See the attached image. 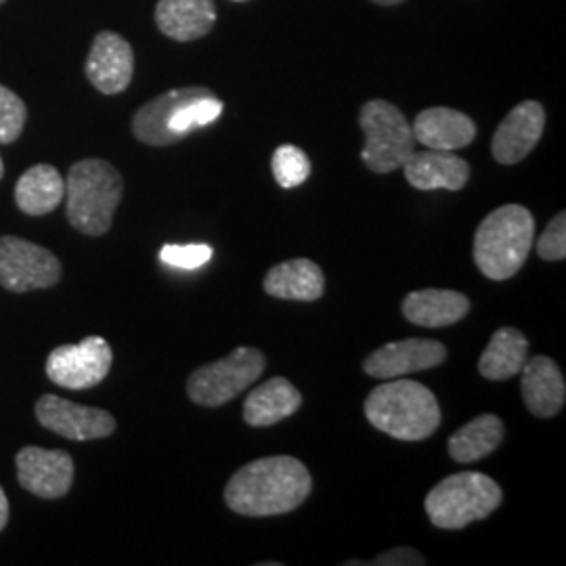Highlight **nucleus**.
Here are the masks:
<instances>
[{"label": "nucleus", "mask_w": 566, "mask_h": 566, "mask_svg": "<svg viewBox=\"0 0 566 566\" xmlns=\"http://www.w3.org/2000/svg\"><path fill=\"white\" fill-rule=\"evenodd\" d=\"M376 4H385V7H392V4H401L403 0H374Z\"/></svg>", "instance_id": "obj_32"}, {"label": "nucleus", "mask_w": 566, "mask_h": 566, "mask_svg": "<svg viewBox=\"0 0 566 566\" xmlns=\"http://www.w3.org/2000/svg\"><path fill=\"white\" fill-rule=\"evenodd\" d=\"M2 2H4V0H0V4H2Z\"/></svg>", "instance_id": "obj_35"}, {"label": "nucleus", "mask_w": 566, "mask_h": 566, "mask_svg": "<svg viewBox=\"0 0 566 566\" xmlns=\"http://www.w3.org/2000/svg\"><path fill=\"white\" fill-rule=\"evenodd\" d=\"M470 311V301L453 290L426 287L407 294L403 315L407 322L422 327H447L462 322Z\"/></svg>", "instance_id": "obj_21"}, {"label": "nucleus", "mask_w": 566, "mask_h": 566, "mask_svg": "<svg viewBox=\"0 0 566 566\" xmlns=\"http://www.w3.org/2000/svg\"><path fill=\"white\" fill-rule=\"evenodd\" d=\"M401 168L407 182L420 191H460L470 179V164L453 151L441 149L413 151Z\"/></svg>", "instance_id": "obj_16"}, {"label": "nucleus", "mask_w": 566, "mask_h": 566, "mask_svg": "<svg viewBox=\"0 0 566 566\" xmlns=\"http://www.w3.org/2000/svg\"><path fill=\"white\" fill-rule=\"evenodd\" d=\"M9 523V500L4 495V489L0 486V531Z\"/></svg>", "instance_id": "obj_31"}, {"label": "nucleus", "mask_w": 566, "mask_h": 566, "mask_svg": "<svg viewBox=\"0 0 566 566\" xmlns=\"http://www.w3.org/2000/svg\"><path fill=\"white\" fill-rule=\"evenodd\" d=\"M447 348L428 338H407L385 344L364 361V371L378 380L405 378L416 371H424L446 364Z\"/></svg>", "instance_id": "obj_13"}, {"label": "nucleus", "mask_w": 566, "mask_h": 566, "mask_svg": "<svg viewBox=\"0 0 566 566\" xmlns=\"http://www.w3.org/2000/svg\"><path fill=\"white\" fill-rule=\"evenodd\" d=\"M15 465L20 485L42 500H60L74 483V462L61 449L23 447L15 455Z\"/></svg>", "instance_id": "obj_12"}, {"label": "nucleus", "mask_w": 566, "mask_h": 566, "mask_svg": "<svg viewBox=\"0 0 566 566\" xmlns=\"http://www.w3.org/2000/svg\"><path fill=\"white\" fill-rule=\"evenodd\" d=\"M537 254L544 261H565L566 259V214L560 212L552 219L546 231L537 240Z\"/></svg>", "instance_id": "obj_29"}, {"label": "nucleus", "mask_w": 566, "mask_h": 566, "mask_svg": "<svg viewBox=\"0 0 566 566\" xmlns=\"http://www.w3.org/2000/svg\"><path fill=\"white\" fill-rule=\"evenodd\" d=\"M84 72L103 95L124 93L135 74L133 46L116 32H99L91 46Z\"/></svg>", "instance_id": "obj_14"}, {"label": "nucleus", "mask_w": 566, "mask_h": 566, "mask_svg": "<svg viewBox=\"0 0 566 566\" xmlns=\"http://www.w3.org/2000/svg\"><path fill=\"white\" fill-rule=\"evenodd\" d=\"M264 365L261 350L240 346L221 361L196 369L187 380V395L196 405L221 407L254 385L263 376Z\"/></svg>", "instance_id": "obj_8"}, {"label": "nucleus", "mask_w": 566, "mask_h": 566, "mask_svg": "<svg viewBox=\"0 0 566 566\" xmlns=\"http://www.w3.org/2000/svg\"><path fill=\"white\" fill-rule=\"evenodd\" d=\"M28 120L25 103L20 97L0 84V145H11L18 142Z\"/></svg>", "instance_id": "obj_27"}, {"label": "nucleus", "mask_w": 566, "mask_h": 566, "mask_svg": "<svg viewBox=\"0 0 566 566\" xmlns=\"http://www.w3.org/2000/svg\"><path fill=\"white\" fill-rule=\"evenodd\" d=\"M546 128V109L537 102L518 103L500 128L491 143L493 158L500 164H518L535 149Z\"/></svg>", "instance_id": "obj_15"}, {"label": "nucleus", "mask_w": 566, "mask_h": 566, "mask_svg": "<svg viewBox=\"0 0 566 566\" xmlns=\"http://www.w3.org/2000/svg\"><path fill=\"white\" fill-rule=\"evenodd\" d=\"M273 177L283 189H294L311 177V160L296 145H280L271 160Z\"/></svg>", "instance_id": "obj_26"}, {"label": "nucleus", "mask_w": 566, "mask_h": 566, "mask_svg": "<svg viewBox=\"0 0 566 566\" xmlns=\"http://www.w3.org/2000/svg\"><path fill=\"white\" fill-rule=\"evenodd\" d=\"M523 401L537 418H552L563 411L566 401V385L563 371L549 357H531L523 369Z\"/></svg>", "instance_id": "obj_18"}, {"label": "nucleus", "mask_w": 566, "mask_h": 566, "mask_svg": "<svg viewBox=\"0 0 566 566\" xmlns=\"http://www.w3.org/2000/svg\"><path fill=\"white\" fill-rule=\"evenodd\" d=\"M504 441V422L497 416H479L449 439V455L458 464H474Z\"/></svg>", "instance_id": "obj_25"}, {"label": "nucleus", "mask_w": 566, "mask_h": 566, "mask_svg": "<svg viewBox=\"0 0 566 566\" xmlns=\"http://www.w3.org/2000/svg\"><path fill=\"white\" fill-rule=\"evenodd\" d=\"M416 143H422L426 149L458 151L468 147L476 137V124L458 109L449 107H428L418 114L411 124Z\"/></svg>", "instance_id": "obj_17"}, {"label": "nucleus", "mask_w": 566, "mask_h": 566, "mask_svg": "<svg viewBox=\"0 0 566 566\" xmlns=\"http://www.w3.org/2000/svg\"><path fill=\"white\" fill-rule=\"evenodd\" d=\"M374 565L422 566L426 565V558L420 552H416V549H411V547H395V549H390V552L380 554V556L374 560Z\"/></svg>", "instance_id": "obj_30"}, {"label": "nucleus", "mask_w": 566, "mask_h": 566, "mask_svg": "<svg viewBox=\"0 0 566 566\" xmlns=\"http://www.w3.org/2000/svg\"><path fill=\"white\" fill-rule=\"evenodd\" d=\"M235 2H245V0H235Z\"/></svg>", "instance_id": "obj_34"}, {"label": "nucleus", "mask_w": 566, "mask_h": 566, "mask_svg": "<svg viewBox=\"0 0 566 566\" xmlns=\"http://www.w3.org/2000/svg\"><path fill=\"white\" fill-rule=\"evenodd\" d=\"M160 259L168 266L193 271V269H200L212 259V248L206 245V243H185V245L166 243L160 250Z\"/></svg>", "instance_id": "obj_28"}, {"label": "nucleus", "mask_w": 566, "mask_h": 566, "mask_svg": "<svg viewBox=\"0 0 566 566\" xmlns=\"http://www.w3.org/2000/svg\"><path fill=\"white\" fill-rule=\"evenodd\" d=\"M124 193L122 175L105 160H82L70 168L65 182V217L82 235H105Z\"/></svg>", "instance_id": "obj_5"}, {"label": "nucleus", "mask_w": 566, "mask_h": 566, "mask_svg": "<svg viewBox=\"0 0 566 566\" xmlns=\"http://www.w3.org/2000/svg\"><path fill=\"white\" fill-rule=\"evenodd\" d=\"M114 361L112 346L102 336L78 344H63L46 357V378L67 390H86L102 385Z\"/></svg>", "instance_id": "obj_10"}, {"label": "nucleus", "mask_w": 566, "mask_h": 566, "mask_svg": "<svg viewBox=\"0 0 566 566\" xmlns=\"http://www.w3.org/2000/svg\"><path fill=\"white\" fill-rule=\"evenodd\" d=\"M359 126L365 135L361 158L371 172H395L416 151L411 124L392 103L385 99L365 103L359 114Z\"/></svg>", "instance_id": "obj_7"}, {"label": "nucleus", "mask_w": 566, "mask_h": 566, "mask_svg": "<svg viewBox=\"0 0 566 566\" xmlns=\"http://www.w3.org/2000/svg\"><path fill=\"white\" fill-rule=\"evenodd\" d=\"M156 23L164 36L177 42L203 39L217 23L214 0H160Z\"/></svg>", "instance_id": "obj_19"}, {"label": "nucleus", "mask_w": 566, "mask_h": 566, "mask_svg": "<svg viewBox=\"0 0 566 566\" xmlns=\"http://www.w3.org/2000/svg\"><path fill=\"white\" fill-rule=\"evenodd\" d=\"M526 350L528 340L523 332L514 327H502L486 344L479 361V371L486 380H510L521 374L526 361Z\"/></svg>", "instance_id": "obj_24"}, {"label": "nucleus", "mask_w": 566, "mask_h": 566, "mask_svg": "<svg viewBox=\"0 0 566 566\" xmlns=\"http://www.w3.org/2000/svg\"><path fill=\"white\" fill-rule=\"evenodd\" d=\"M324 271L308 259L275 264L264 277V292L282 301L313 303L324 296Z\"/></svg>", "instance_id": "obj_20"}, {"label": "nucleus", "mask_w": 566, "mask_h": 566, "mask_svg": "<svg viewBox=\"0 0 566 566\" xmlns=\"http://www.w3.org/2000/svg\"><path fill=\"white\" fill-rule=\"evenodd\" d=\"M311 474L290 455L263 458L240 468L224 486V502L240 516L287 514L311 495Z\"/></svg>", "instance_id": "obj_1"}, {"label": "nucleus", "mask_w": 566, "mask_h": 566, "mask_svg": "<svg viewBox=\"0 0 566 566\" xmlns=\"http://www.w3.org/2000/svg\"><path fill=\"white\" fill-rule=\"evenodd\" d=\"M2 175H4V164H2V158H0V179H2Z\"/></svg>", "instance_id": "obj_33"}, {"label": "nucleus", "mask_w": 566, "mask_h": 566, "mask_svg": "<svg viewBox=\"0 0 566 566\" xmlns=\"http://www.w3.org/2000/svg\"><path fill=\"white\" fill-rule=\"evenodd\" d=\"M502 486L483 472H458L434 486L424 507L430 523L447 531L485 521L502 504Z\"/></svg>", "instance_id": "obj_6"}, {"label": "nucleus", "mask_w": 566, "mask_h": 566, "mask_svg": "<svg viewBox=\"0 0 566 566\" xmlns=\"http://www.w3.org/2000/svg\"><path fill=\"white\" fill-rule=\"evenodd\" d=\"M303 405L298 388L285 378H271L252 390L243 403V420L254 428L277 424L294 416Z\"/></svg>", "instance_id": "obj_22"}, {"label": "nucleus", "mask_w": 566, "mask_h": 566, "mask_svg": "<svg viewBox=\"0 0 566 566\" xmlns=\"http://www.w3.org/2000/svg\"><path fill=\"white\" fill-rule=\"evenodd\" d=\"M533 240V214L521 203H506L479 224L472 248L474 263L489 280L504 282L523 269Z\"/></svg>", "instance_id": "obj_4"}, {"label": "nucleus", "mask_w": 566, "mask_h": 566, "mask_svg": "<svg viewBox=\"0 0 566 566\" xmlns=\"http://www.w3.org/2000/svg\"><path fill=\"white\" fill-rule=\"evenodd\" d=\"M369 424L399 441H424L441 424V407L424 385L395 378L376 386L365 399Z\"/></svg>", "instance_id": "obj_3"}, {"label": "nucleus", "mask_w": 566, "mask_h": 566, "mask_svg": "<svg viewBox=\"0 0 566 566\" xmlns=\"http://www.w3.org/2000/svg\"><path fill=\"white\" fill-rule=\"evenodd\" d=\"M223 109V102L210 88H172L139 107L133 118V135L145 145L166 147L219 120Z\"/></svg>", "instance_id": "obj_2"}, {"label": "nucleus", "mask_w": 566, "mask_h": 566, "mask_svg": "<svg viewBox=\"0 0 566 566\" xmlns=\"http://www.w3.org/2000/svg\"><path fill=\"white\" fill-rule=\"evenodd\" d=\"M60 280V259L51 250L15 235L0 238V285L4 290L25 294L53 287Z\"/></svg>", "instance_id": "obj_9"}, {"label": "nucleus", "mask_w": 566, "mask_h": 566, "mask_svg": "<svg viewBox=\"0 0 566 566\" xmlns=\"http://www.w3.org/2000/svg\"><path fill=\"white\" fill-rule=\"evenodd\" d=\"M36 418L46 430L70 441L105 439L116 430V420L109 411L72 403L57 395H44L39 399Z\"/></svg>", "instance_id": "obj_11"}, {"label": "nucleus", "mask_w": 566, "mask_h": 566, "mask_svg": "<svg viewBox=\"0 0 566 566\" xmlns=\"http://www.w3.org/2000/svg\"><path fill=\"white\" fill-rule=\"evenodd\" d=\"M65 198V181L51 164L28 168L15 185V203L28 217L51 214Z\"/></svg>", "instance_id": "obj_23"}]
</instances>
